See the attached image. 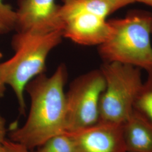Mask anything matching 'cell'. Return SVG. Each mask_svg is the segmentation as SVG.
Instances as JSON below:
<instances>
[{"mask_svg":"<svg viewBox=\"0 0 152 152\" xmlns=\"http://www.w3.org/2000/svg\"><path fill=\"white\" fill-rule=\"evenodd\" d=\"M67 77L66 66L60 64L53 75L42 73L28 83L25 91L31 99L29 114L25 124L10 133V140L32 150L65 132Z\"/></svg>","mask_w":152,"mask_h":152,"instance_id":"1","label":"cell"},{"mask_svg":"<svg viewBox=\"0 0 152 152\" xmlns=\"http://www.w3.org/2000/svg\"><path fill=\"white\" fill-rule=\"evenodd\" d=\"M62 31L47 34L16 32L11 40L14 55L0 63V74L6 85L14 92L20 114H26L24 92L28 83L45 73L46 61L50 53L62 41Z\"/></svg>","mask_w":152,"mask_h":152,"instance_id":"2","label":"cell"},{"mask_svg":"<svg viewBox=\"0 0 152 152\" xmlns=\"http://www.w3.org/2000/svg\"><path fill=\"white\" fill-rule=\"evenodd\" d=\"M108 21L111 33L98 46V53L104 62H118L152 72V14L133 10L124 18Z\"/></svg>","mask_w":152,"mask_h":152,"instance_id":"3","label":"cell"},{"mask_svg":"<svg viewBox=\"0 0 152 152\" xmlns=\"http://www.w3.org/2000/svg\"><path fill=\"white\" fill-rule=\"evenodd\" d=\"M100 69L105 88L99 104V121L124 124L133 112L141 88V68L118 62L104 63Z\"/></svg>","mask_w":152,"mask_h":152,"instance_id":"4","label":"cell"},{"mask_svg":"<svg viewBox=\"0 0 152 152\" xmlns=\"http://www.w3.org/2000/svg\"><path fill=\"white\" fill-rule=\"evenodd\" d=\"M63 36L83 46L100 45L108 38L110 9L103 0H62Z\"/></svg>","mask_w":152,"mask_h":152,"instance_id":"5","label":"cell"},{"mask_svg":"<svg viewBox=\"0 0 152 152\" xmlns=\"http://www.w3.org/2000/svg\"><path fill=\"white\" fill-rule=\"evenodd\" d=\"M105 88L101 70H92L71 82L66 95L65 132L80 130L99 121V104Z\"/></svg>","mask_w":152,"mask_h":152,"instance_id":"6","label":"cell"},{"mask_svg":"<svg viewBox=\"0 0 152 152\" xmlns=\"http://www.w3.org/2000/svg\"><path fill=\"white\" fill-rule=\"evenodd\" d=\"M59 10L55 0H18L15 31L33 34L63 31Z\"/></svg>","mask_w":152,"mask_h":152,"instance_id":"7","label":"cell"},{"mask_svg":"<svg viewBox=\"0 0 152 152\" xmlns=\"http://www.w3.org/2000/svg\"><path fill=\"white\" fill-rule=\"evenodd\" d=\"M74 141L77 152H127L123 124L99 121L74 132H66Z\"/></svg>","mask_w":152,"mask_h":152,"instance_id":"8","label":"cell"},{"mask_svg":"<svg viewBox=\"0 0 152 152\" xmlns=\"http://www.w3.org/2000/svg\"><path fill=\"white\" fill-rule=\"evenodd\" d=\"M127 152H152V124L133 110L123 124Z\"/></svg>","mask_w":152,"mask_h":152,"instance_id":"9","label":"cell"},{"mask_svg":"<svg viewBox=\"0 0 152 152\" xmlns=\"http://www.w3.org/2000/svg\"><path fill=\"white\" fill-rule=\"evenodd\" d=\"M148 73L137 95L133 110L152 124V72Z\"/></svg>","mask_w":152,"mask_h":152,"instance_id":"10","label":"cell"},{"mask_svg":"<svg viewBox=\"0 0 152 152\" xmlns=\"http://www.w3.org/2000/svg\"><path fill=\"white\" fill-rule=\"evenodd\" d=\"M36 152H77L74 141L66 132L49 139Z\"/></svg>","mask_w":152,"mask_h":152,"instance_id":"11","label":"cell"},{"mask_svg":"<svg viewBox=\"0 0 152 152\" xmlns=\"http://www.w3.org/2000/svg\"><path fill=\"white\" fill-rule=\"evenodd\" d=\"M16 22V11L4 0H0V35L15 30Z\"/></svg>","mask_w":152,"mask_h":152,"instance_id":"12","label":"cell"},{"mask_svg":"<svg viewBox=\"0 0 152 152\" xmlns=\"http://www.w3.org/2000/svg\"><path fill=\"white\" fill-rule=\"evenodd\" d=\"M3 152H31L22 144L6 139L2 144Z\"/></svg>","mask_w":152,"mask_h":152,"instance_id":"13","label":"cell"},{"mask_svg":"<svg viewBox=\"0 0 152 152\" xmlns=\"http://www.w3.org/2000/svg\"><path fill=\"white\" fill-rule=\"evenodd\" d=\"M109 6L111 13L134 2L135 0H103Z\"/></svg>","mask_w":152,"mask_h":152,"instance_id":"14","label":"cell"},{"mask_svg":"<svg viewBox=\"0 0 152 152\" xmlns=\"http://www.w3.org/2000/svg\"><path fill=\"white\" fill-rule=\"evenodd\" d=\"M6 135V128L5 120L0 114V145H2L3 142L5 140Z\"/></svg>","mask_w":152,"mask_h":152,"instance_id":"15","label":"cell"},{"mask_svg":"<svg viewBox=\"0 0 152 152\" xmlns=\"http://www.w3.org/2000/svg\"><path fill=\"white\" fill-rule=\"evenodd\" d=\"M6 85L0 74V99L3 98L6 91Z\"/></svg>","mask_w":152,"mask_h":152,"instance_id":"16","label":"cell"},{"mask_svg":"<svg viewBox=\"0 0 152 152\" xmlns=\"http://www.w3.org/2000/svg\"><path fill=\"white\" fill-rule=\"evenodd\" d=\"M135 1L136 2L143 3L152 7V0H135Z\"/></svg>","mask_w":152,"mask_h":152,"instance_id":"17","label":"cell"},{"mask_svg":"<svg viewBox=\"0 0 152 152\" xmlns=\"http://www.w3.org/2000/svg\"><path fill=\"white\" fill-rule=\"evenodd\" d=\"M2 57H3V54H2V53H1V51H0V60L2 58Z\"/></svg>","mask_w":152,"mask_h":152,"instance_id":"18","label":"cell"},{"mask_svg":"<svg viewBox=\"0 0 152 152\" xmlns=\"http://www.w3.org/2000/svg\"><path fill=\"white\" fill-rule=\"evenodd\" d=\"M0 152H3V149H2V145H0Z\"/></svg>","mask_w":152,"mask_h":152,"instance_id":"19","label":"cell"},{"mask_svg":"<svg viewBox=\"0 0 152 152\" xmlns=\"http://www.w3.org/2000/svg\"><path fill=\"white\" fill-rule=\"evenodd\" d=\"M151 33L152 34V24H151Z\"/></svg>","mask_w":152,"mask_h":152,"instance_id":"20","label":"cell"}]
</instances>
